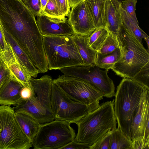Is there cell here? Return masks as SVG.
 Segmentation results:
<instances>
[{"instance_id": "6da1fadb", "label": "cell", "mask_w": 149, "mask_h": 149, "mask_svg": "<svg viewBox=\"0 0 149 149\" xmlns=\"http://www.w3.org/2000/svg\"><path fill=\"white\" fill-rule=\"evenodd\" d=\"M114 100L102 103L75 123L78 131L74 140L93 145L109 131L116 128Z\"/></svg>"}, {"instance_id": "7a4b0ae2", "label": "cell", "mask_w": 149, "mask_h": 149, "mask_svg": "<svg viewBox=\"0 0 149 149\" xmlns=\"http://www.w3.org/2000/svg\"><path fill=\"white\" fill-rule=\"evenodd\" d=\"M146 88L143 85L128 78H124L117 88L114 109L118 128L130 140V132L132 121Z\"/></svg>"}, {"instance_id": "3957f363", "label": "cell", "mask_w": 149, "mask_h": 149, "mask_svg": "<svg viewBox=\"0 0 149 149\" xmlns=\"http://www.w3.org/2000/svg\"><path fill=\"white\" fill-rule=\"evenodd\" d=\"M116 39L122 55L111 69L121 77L131 79L149 62V51L123 23Z\"/></svg>"}, {"instance_id": "277c9868", "label": "cell", "mask_w": 149, "mask_h": 149, "mask_svg": "<svg viewBox=\"0 0 149 149\" xmlns=\"http://www.w3.org/2000/svg\"><path fill=\"white\" fill-rule=\"evenodd\" d=\"M30 81L34 91L32 96L13 107L15 111L29 115L40 124L55 120L51 102L53 79L50 75L45 74L38 79L31 77Z\"/></svg>"}, {"instance_id": "5b68a950", "label": "cell", "mask_w": 149, "mask_h": 149, "mask_svg": "<svg viewBox=\"0 0 149 149\" xmlns=\"http://www.w3.org/2000/svg\"><path fill=\"white\" fill-rule=\"evenodd\" d=\"M72 35L42 36L48 70L82 65V59Z\"/></svg>"}, {"instance_id": "8992f818", "label": "cell", "mask_w": 149, "mask_h": 149, "mask_svg": "<svg viewBox=\"0 0 149 149\" xmlns=\"http://www.w3.org/2000/svg\"><path fill=\"white\" fill-rule=\"evenodd\" d=\"M69 122L55 119L40 124L31 141L34 149H61L74 140L76 134Z\"/></svg>"}, {"instance_id": "52a82bcc", "label": "cell", "mask_w": 149, "mask_h": 149, "mask_svg": "<svg viewBox=\"0 0 149 149\" xmlns=\"http://www.w3.org/2000/svg\"><path fill=\"white\" fill-rule=\"evenodd\" d=\"M51 102L52 111L55 119L70 123H75L100 106L99 102L87 105L72 100L53 82Z\"/></svg>"}, {"instance_id": "ba28073f", "label": "cell", "mask_w": 149, "mask_h": 149, "mask_svg": "<svg viewBox=\"0 0 149 149\" xmlns=\"http://www.w3.org/2000/svg\"><path fill=\"white\" fill-rule=\"evenodd\" d=\"M0 149H29L31 141L22 131L10 106H0Z\"/></svg>"}, {"instance_id": "9c48e42d", "label": "cell", "mask_w": 149, "mask_h": 149, "mask_svg": "<svg viewBox=\"0 0 149 149\" xmlns=\"http://www.w3.org/2000/svg\"><path fill=\"white\" fill-rule=\"evenodd\" d=\"M96 65H76L61 69L64 74L80 79L98 91L103 97L115 96V87L108 75V70H102Z\"/></svg>"}, {"instance_id": "30bf717a", "label": "cell", "mask_w": 149, "mask_h": 149, "mask_svg": "<svg viewBox=\"0 0 149 149\" xmlns=\"http://www.w3.org/2000/svg\"><path fill=\"white\" fill-rule=\"evenodd\" d=\"M53 82L70 98L80 103L90 105L103 99L95 88L76 77L63 74L53 79Z\"/></svg>"}, {"instance_id": "8fae6325", "label": "cell", "mask_w": 149, "mask_h": 149, "mask_svg": "<svg viewBox=\"0 0 149 149\" xmlns=\"http://www.w3.org/2000/svg\"><path fill=\"white\" fill-rule=\"evenodd\" d=\"M67 16L74 35L88 37L96 29L84 1L73 7Z\"/></svg>"}, {"instance_id": "7c38bea8", "label": "cell", "mask_w": 149, "mask_h": 149, "mask_svg": "<svg viewBox=\"0 0 149 149\" xmlns=\"http://www.w3.org/2000/svg\"><path fill=\"white\" fill-rule=\"evenodd\" d=\"M36 22L42 36H57L74 35L68 19L50 17L41 13L36 17Z\"/></svg>"}, {"instance_id": "4fadbf2b", "label": "cell", "mask_w": 149, "mask_h": 149, "mask_svg": "<svg viewBox=\"0 0 149 149\" xmlns=\"http://www.w3.org/2000/svg\"><path fill=\"white\" fill-rule=\"evenodd\" d=\"M149 89L145 90L132 124L130 137L132 141L143 139L146 125L149 121Z\"/></svg>"}, {"instance_id": "5bb4252c", "label": "cell", "mask_w": 149, "mask_h": 149, "mask_svg": "<svg viewBox=\"0 0 149 149\" xmlns=\"http://www.w3.org/2000/svg\"><path fill=\"white\" fill-rule=\"evenodd\" d=\"M121 2L118 0H107L105 3L106 28L116 38L123 23L120 9Z\"/></svg>"}, {"instance_id": "9a60e30c", "label": "cell", "mask_w": 149, "mask_h": 149, "mask_svg": "<svg viewBox=\"0 0 149 149\" xmlns=\"http://www.w3.org/2000/svg\"><path fill=\"white\" fill-rule=\"evenodd\" d=\"M23 86L17 81L10 77L0 89V104L16 106L23 100L20 95Z\"/></svg>"}, {"instance_id": "2e32d148", "label": "cell", "mask_w": 149, "mask_h": 149, "mask_svg": "<svg viewBox=\"0 0 149 149\" xmlns=\"http://www.w3.org/2000/svg\"><path fill=\"white\" fill-rule=\"evenodd\" d=\"M2 27L6 39L12 49L19 63L32 77H36L40 73L38 70L16 40L3 26Z\"/></svg>"}, {"instance_id": "e0dca14e", "label": "cell", "mask_w": 149, "mask_h": 149, "mask_svg": "<svg viewBox=\"0 0 149 149\" xmlns=\"http://www.w3.org/2000/svg\"><path fill=\"white\" fill-rule=\"evenodd\" d=\"M72 36L82 59V65H95L97 52L88 45V37L74 34Z\"/></svg>"}, {"instance_id": "ac0fdd59", "label": "cell", "mask_w": 149, "mask_h": 149, "mask_svg": "<svg viewBox=\"0 0 149 149\" xmlns=\"http://www.w3.org/2000/svg\"><path fill=\"white\" fill-rule=\"evenodd\" d=\"M84 1L96 28H106L105 6L107 0Z\"/></svg>"}, {"instance_id": "d6986e66", "label": "cell", "mask_w": 149, "mask_h": 149, "mask_svg": "<svg viewBox=\"0 0 149 149\" xmlns=\"http://www.w3.org/2000/svg\"><path fill=\"white\" fill-rule=\"evenodd\" d=\"M15 115L21 130L31 142L40 124L32 117L26 113L15 111Z\"/></svg>"}, {"instance_id": "ffe728a7", "label": "cell", "mask_w": 149, "mask_h": 149, "mask_svg": "<svg viewBox=\"0 0 149 149\" xmlns=\"http://www.w3.org/2000/svg\"><path fill=\"white\" fill-rule=\"evenodd\" d=\"M7 66L11 77L18 82L23 87L31 86L30 80L32 77L19 62L10 63Z\"/></svg>"}, {"instance_id": "44dd1931", "label": "cell", "mask_w": 149, "mask_h": 149, "mask_svg": "<svg viewBox=\"0 0 149 149\" xmlns=\"http://www.w3.org/2000/svg\"><path fill=\"white\" fill-rule=\"evenodd\" d=\"M122 55L119 47L107 54H103L97 52L95 65L101 69L109 70L120 59Z\"/></svg>"}, {"instance_id": "7402d4cb", "label": "cell", "mask_w": 149, "mask_h": 149, "mask_svg": "<svg viewBox=\"0 0 149 149\" xmlns=\"http://www.w3.org/2000/svg\"><path fill=\"white\" fill-rule=\"evenodd\" d=\"M0 61H3L6 65L11 63L18 62L12 49L6 39L0 22Z\"/></svg>"}, {"instance_id": "603a6c76", "label": "cell", "mask_w": 149, "mask_h": 149, "mask_svg": "<svg viewBox=\"0 0 149 149\" xmlns=\"http://www.w3.org/2000/svg\"><path fill=\"white\" fill-rule=\"evenodd\" d=\"M120 9L123 24L142 43V39H144L148 36L139 26V22L135 21L122 8L121 5Z\"/></svg>"}, {"instance_id": "cb8c5ba5", "label": "cell", "mask_w": 149, "mask_h": 149, "mask_svg": "<svg viewBox=\"0 0 149 149\" xmlns=\"http://www.w3.org/2000/svg\"><path fill=\"white\" fill-rule=\"evenodd\" d=\"M132 141L128 139L118 128L112 130L109 149H132Z\"/></svg>"}, {"instance_id": "d4e9b609", "label": "cell", "mask_w": 149, "mask_h": 149, "mask_svg": "<svg viewBox=\"0 0 149 149\" xmlns=\"http://www.w3.org/2000/svg\"><path fill=\"white\" fill-rule=\"evenodd\" d=\"M109 33L105 28L96 29L88 37V45L92 48L98 52L106 39Z\"/></svg>"}, {"instance_id": "484cf974", "label": "cell", "mask_w": 149, "mask_h": 149, "mask_svg": "<svg viewBox=\"0 0 149 149\" xmlns=\"http://www.w3.org/2000/svg\"><path fill=\"white\" fill-rule=\"evenodd\" d=\"M119 47V43L116 38L109 33L107 37L98 52L105 54L110 53Z\"/></svg>"}, {"instance_id": "4316f807", "label": "cell", "mask_w": 149, "mask_h": 149, "mask_svg": "<svg viewBox=\"0 0 149 149\" xmlns=\"http://www.w3.org/2000/svg\"><path fill=\"white\" fill-rule=\"evenodd\" d=\"M130 79L149 88V62L142 67L140 71Z\"/></svg>"}, {"instance_id": "83f0119b", "label": "cell", "mask_w": 149, "mask_h": 149, "mask_svg": "<svg viewBox=\"0 0 149 149\" xmlns=\"http://www.w3.org/2000/svg\"><path fill=\"white\" fill-rule=\"evenodd\" d=\"M41 13L47 16L56 18H62L63 16L60 13L55 0H49L45 9Z\"/></svg>"}, {"instance_id": "f1b7e54d", "label": "cell", "mask_w": 149, "mask_h": 149, "mask_svg": "<svg viewBox=\"0 0 149 149\" xmlns=\"http://www.w3.org/2000/svg\"><path fill=\"white\" fill-rule=\"evenodd\" d=\"M137 0H123L121 7L135 22H138L136 14V4Z\"/></svg>"}, {"instance_id": "f546056e", "label": "cell", "mask_w": 149, "mask_h": 149, "mask_svg": "<svg viewBox=\"0 0 149 149\" xmlns=\"http://www.w3.org/2000/svg\"><path fill=\"white\" fill-rule=\"evenodd\" d=\"M112 130L108 132L96 142L90 146V149H109Z\"/></svg>"}, {"instance_id": "4dcf8cb0", "label": "cell", "mask_w": 149, "mask_h": 149, "mask_svg": "<svg viewBox=\"0 0 149 149\" xmlns=\"http://www.w3.org/2000/svg\"><path fill=\"white\" fill-rule=\"evenodd\" d=\"M22 1L35 17L41 13L40 0H22Z\"/></svg>"}, {"instance_id": "1f68e13d", "label": "cell", "mask_w": 149, "mask_h": 149, "mask_svg": "<svg viewBox=\"0 0 149 149\" xmlns=\"http://www.w3.org/2000/svg\"><path fill=\"white\" fill-rule=\"evenodd\" d=\"M10 77V73L7 65L0 61V89Z\"/></svg>"}, {"instance_id": "d6a6232c", "label": "cell", "mask_w": 149, "mask_h": 149, "mask_svg": "<svg viewBox=\"0 0 149 149\" xmlns=\"http://www.w3.org/2000/svg\"><path fill=\"white\" fill-rule=\"evenodd\" d=\"M59 11L64 17L67 16L70 10L68 0H55Z\"/></svg>"}, {"instance_id": "836d02e7", "label": "cell", "mask_w": 149, "mask_h": 149, "mask_svg": "<svg viewBox=\"0 0 149 149\" xmlns=\"http://www.w3.org/2000/svg\"><path fill=\"white\" fill-rule=\"evenodd\" d=\"M90 147L87 144L77 142L74 140L61 149H90Z\"/></svg>"}, {"instance_id": "e575fe53", "label": "cell", "mask_w": 149, "mask_h": 149, "mask_svg": "<svg viewBox=\"0 0 149 149\" xmlns=\"http://www.w3.org/2000/svg\"><path fill=\"white\" fill-rule=\"evenodd\" d=\"M33 92V90L31 85L30 86L22 87L20 91V95L23 101H26L31 97Z\"/></svg>"}, {"instance_id": "d590c367", "label": "cell", "mask_w": 149, "mask_h": 149, "mask_svg": "<svg viewBox=\"0 0 149 149\" xmlns=\"http://www.w3.org/2000/svg\"><path fill=\"white\" fill-rule=\"evenodd\" d=\"M149 143H146L143 139L132 141V149H149Z\"/></svg>"}, {"instance_id": "8d00e7d4", "label": "cell", "mask_w": 149, "mask_h": 149, "mask_svg": "<svg viewBox=\"0 0 149 149\" xmlns=\"http://www.w3.org/2000/svg\"><path fill=\"white\" fill-rule=\"evenodd\" d=\"M143 139L147 143H149V121L146 123L143 132Z\"/></svg>"}, {"instance_id": "74e56055", "label": "cell", "mask_w": 149, "mask_h": 149, "mask_svg": "<svg viewBox=\"0 0 149 149\" xmlns=\"http://www.w3.org/2000/svg\"><path fill=\"white\" fill-rule=\"evenodd\" d=\"M84 0H68L70 8H72L75 5Z\"/></svg>"}, {"instance_id": "f35d334b", "label": "cell", "mask_w": 149, "mask_h": 149, "mask_svg": "<svg viewBox=\"0 0 149 149\" xmlns=\"http://www.w3.org/2000/svg\"><path fill=\"white\" fill-rule=\"evenodd\" d=\"M49 0H40L41 11L43 10Z\"/></svg>"}, {"instance_id": "ab89813d", "label": "cell", "mask_w": 149, "mask_h": 149, "mask_svg": "<svg viewBox=\"0 0 149 149\" xmlns=\"http://www.w3.org/2000/svg\"><path fill=\"white\" fill-rule=\"evenodd\" d=\"M145 41H146V43H147V45L148 47V50H149V37L148 36L146 37L144 39Z\"/></svg>"}, {"instance_id": "60d3db41", "label": "cell", "mask_w": 149, "mask_h": 149, "mask_svg": "<svg viewBox=\"0 0 149 149\" xmlns=\"http://www.w3.org/2000/svg\"><path fill=\"white\" fill-rule=\"evenodd\" d=\"M1 125L0 124V132L1 131Z\"/></svg>"}, {"instance_id": "b9f144b4", "label": "cell", "mask_w": 149, "mask_h": 149, "mask_svg": "<svg viewBox=\"0 0 149 149\" xmlns=\"http://www.w3.org/2000/svg\"><path fill=\"white\" fill-rule=\"evenodd\" d=\"M20 0L21 1H22V0Z\"/></svg>"}]
</instances>
